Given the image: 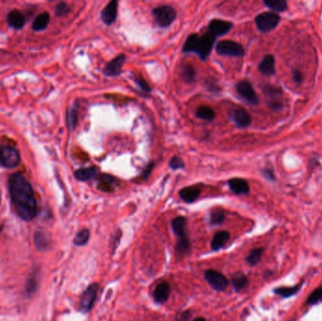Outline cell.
<instances>
[{
  "label": "cell",
  "instance_id": "obj_1",
  "mask_svg": "<svg viewBox=\"0 0 322 321\" xmlns=\"http://www.w3.org/2000/svg\"><path fill=\"white\" fill-rule=\"evenodd\" d=\"M9 190L15 211L21 219L30 220L36 216L37 204L30 182L21 174L11 175Z\"/></svg>",
  "mask_w": 322,
  "mask_h": 321
},
{
  "label": "cell",
  "instance_id": "obj_2",
  "mask_svg": "<svg viewBox=\"0 0 322 321\" xmlns=\"http://www.w3.org/2000/svg\"><path fill=\"white\" fill-rule=\"evenodd\" d=\"M216 37L207 32L203 35L192 33L187 38L184 46V53H196L202 60H205L211 53Z\"/></svg>",
  "mask_w": 322,
  "mask_h": 321
},
{
  "label": "cell",
  "instance_id": "obj_3",
  "mask_svg": "<svg viewBox=\"0 0 322 321\" xmlns=\"http://www.w3.org/2000/svg\"><path fill=\"white\" fill-rule=\"evenodd\" d=\"M153 16L159 27L169 28L176 19V11L170 5H161L153 10Z\"/></svg>",
  "mask_w": 322,
  "mask_h": 321
},
{
  "label": "cell",
  "instance_id": "obj_4",
  "mask_svg": "<svg viewBox=\"0 0 322 321\" xmlns=\"http://www.w3.org/2000/svg\"><path fill=\"white\" fill-rule=\"evenodd\" d=\"M20 154L16 148L8 144H0L1 166L8 169H14L20 164Z\"/></svg>",
  "mask_w": 322,
  "mask_h": 321
},
{
  "label": "cell",
  "instance_id": "obj_5",
  "mask_svg": "<svg viewBox=\"0 0 322 321\" xmlns=\"http://www.w3.org/2000/svg\"><path fill=\"white\" fill-rule=\"evenodd\" d=\"M216 52L218 55L228 57H243L245 54V50L241 44L230 40H224L218 43L216 45Z\"/></svg>",
  "mask_w": 322,
  "mask_h": 321
},
{
  "label": "cell",
  "instance_id": "obj_6",
  "mask_svg": "<svg viewBox=\"0 0 322 321\" xmlns=\"http://www.w3.org/2000/svg\"><path fill=\"white\" fill-rule=\"evenodd\" d=\"M281 18L277 14L268 12L255 17V25L261 32H269L278 26Z\"/></svg>",
  "mask_w": 322,
  "mask_h": 321
},
{
  "label": "cell",
  "instance_id": "obj_7",
  "mask_svg": "<svg viewBox=\"0 0 322 321\" xmlns=\"http://www.w3.org/2000/svg\"><path fill=\"white\" fill-rule=\"evenodd\" d=\"M205 278L206 282L210 285V286L217 290V291H223L228 286V280L222 273H220L214 269H208L205 272Z\"/></svg>",
  "mask_w": 322,
  "mask_h": 321
},
{
  "label": "cell",
  "instance_id": "obj_8",
  "mask_svg": "<svg viewBox=\"0 0 322 321\" xmlns=\"http://www.w3.org/2000/svg\"><path fill=\"white\" fill-rule=\"evenodd\" d=\"M235 89H236V92L239 94V96L250 105L255 106L259 103L258 96H257L256 92L254 91V89L252 87L251 83L248 80L239 81L236 84Z\"/></svg>",
  "mask_w": 322,
  "mask_h": 321
},
{
  "label": "cell",
  "instance_id": "obj_9",
  "mask_svg": "<svg viewBox=\"0 0 322 321\" xmlns=\"http://www.w3.org/2000/svg\"><path fill=\"white\" fill-rule=\"evenodd\" d=\"M98 289H99V285L96 284H93V285H89L82 294L81 299H80V303H79V308L82 312L87 313L91 310L93 303L95 302Z\"/></svg>",
  "mask_w": 322,
  "mask_h": 321
},
{
  "label": "cell",
  "instance_id": "obj_10",
  "mask_svg": "<svg viewBox=\"0 0 322 321\" xmlns=\"http://www.w3.org/2000/svg\"><path fill=\"white\" fill-rule=\"evenodd\" d=\"M125 58L126 57L124 54H120L117 57L112 58L106 64L103 73L107 76H118L123 71V66L125 62Z\"/></svg>",
  "mask_w": 322,
  "mask_h": 321
},
{
  "label": "cell",
  "instance_id": "obj_11",
  "mask_svg": "<svg viewBox=\"0 0 322 321\" xmlns=\"http://www.w3.org/2000/svg\"><path fill=\"white\" fill-rule=\"evenodd\" d=\"M232 28H233V24L229 21L214 19L210 21L208 25V32L217 38L228 33Z\"/></svg>",
  "mask_w": 322,
  "mask_h": 321
},
{
  "label": "cell",
  "instance_id": "obj_12",
  "mask_svg": "<svg viewBox=\"0 0 322 321\" xmlns=\"http://www.w3.org/2000/svg\"><path fill=\"white\" fill-rule=\"evenodd\" d=\"M119 2L117 0H112L107 4L101 12V19L103 23L107 26L112 25L117 19Z\"/></svg>",
  "mask_w": 322,
  "mask_h": 321
},
{
  "label": "cell",
  "instance_id": "obj_13",
  "mask_svg": "<svg viewBox=\"0 0 322 321\" xmlns=\"http://www.w3.org/2000/svg\"><path fill=\"white\" fill-rule=\"evenodd\" d=\"M201 192H202V188L199 185H195L191 187H186L179 190V196L184 202L191 204L198 199Z\"/></svg>",
  "mask_w": 322,
  "mask_h": 321
},
{
  "label": "cell",
  "instance_id": "obj_14",
  "mask_svg": "<svg viewBox=\"0 0 322 321\" xmlns=\"http://www.w3.org/2000/svg\"><path fill=\"white\" fill-rule=\"evenodd\" d=\"M233 121L239 128H246L251 124V117L248 111L243 108H237L233 112Z\"/></svg>",
  "mask_w": 322,
  "mask_h": 321
},
{
  "label": "cell",
  "instance_id": "obj_15",
  "mask_svg": "<svg viewBox=\"0 0 322 321\" xmlns=\"http://www.w3.org/2000/svg\"><path fill=\"white\" fill-rule=\"evenodd\" d=\"M230 190L235 194H248L250 186L248 182L241 178H232L228 181Z\"/></svg>",
  "mask_w": 322,
  "mask_h": 321
},
{
  "label": "cell",
  "instance_id": "obj_16",
  "mask_svg": "<svg viewBox=\"0 0 322 321\" xmlns=\"http://www.w3.org/2000/svg\"><path fill=\"white\" fill-rule=\"evenodd\" d=\"M7 22L14 29H22L26 24V17L20 11L14 10L8 15Z\"/></svg>",
  "mask_w": 322,
  "mask_h": 321
},
{
  "label": "cell",
  "instance_id": "obj_17",
  "mask_svg": "<svg viewBox=\"0 0 322 321\" xmlns=\"http://www.w3.org/2000/svg\"><path fill=\"white\" fill-rule=\"evenodd\" d=\"M170 293H171L170 285L166 282H163L156 287L154 291V299L158 303H164L167 302Z\"/></svg>",
  "mask_w": 322,
  "mask_h": 321
},
{
  "label": "cell",
  "instance_id": "obj_18",
  "mask_svg": "<svg viewBox=\"0 0 322 321\" xmlns=\"http://www.w3.org/2000/svg\"><path fill=\"white\" fill-rule=\"evenodd\" d=\"M258 69L264 75L269 76L275 73V60L273 56L267 55L258 65Z\"/></svg>",
  "mask_w": 322,
  "mask_h": 321
},
{
  "label": "cell",
  "instance_id": "obj_19",
  "mask_svg": "<svg viewBox=\"0 0 322 321\" xmlns=\"http://www.w3.org/2000/svg\"><path fill=\"white\" fill-rule=\"evenodd\" d=\"M97 174L98 172L95 167H89V168H82L76 170L74 172V177L79 181L87 182L89 180H91L94 177H96Z\"/></svg>",
  "mask_w": 322,
  "mask_h": 321
},
{
  "label": "cell",
  "instance_id": "obj_20",
  "mask_svg": "<svg viewBox=\"0 0 322 321\" xmlns=\"http://www.w3.org/2000/svg\"><path fill=\"white\" fill-rule=\"evenodd\" d=\"M186 226H187V219L185 217L179 216L173 220L172 222V227L173 230L178 236V238L186 237L188 236L186 233Z\"/></svg>",
  "mask_w": 322,
  "mask_h": 321
},
{
  "label": "cell",
  "instance_id": "obj_21",
  "mask_svg": "<svg viewBox=\"0 0 322 321\" xmlns=\"http://www.w3.org/2000/svg\"><path fill=\"white\" fill-rule=\"evenodd\" d=\"M229 238H230V235L228 232H226V231L218 232L214 235V237L211 241V248L214 250H220L227 243Z\"/></svg>",
  "mask_w": 322,
  "mask_h": 321
},
{
  "label": "cell",
  "instance_id": "obj_22",
  "mask_svg": "<svg viewBox=\"0 0 322 321\" xmlns=\"http://www.w3.org/2000/svg\"><path fill=\"white\" fill-rule=\"evenodd\" d=\"M50 21V15L48 13H43L38 15L32 24V29L36 31H41L47 28Z\"/></svg>",
  "mask_w": 322,
  "mask_h": 321
},
{
  "label": "cell",
  "instance_id": "obj_23",
  "mask_svg": "<svg viewBox=\"0 0 322 321\" xmlns=\"http://www.w3.org/2000/svg\"><path fill=\"white\" fill-rule=\"evenodd\" d=\"M181 75L185 82L191 84L196 79V71L191 64H184L181 68Z\"/></svg>",
  "mask_w": 322,
  "mask_h": 321
},
{
  "label": "cell",
  "instance_id": "obj_24",
  "mask_svg": "<svg viewBox=\"0 0 322 321\" xmlns=\"http://www.w3.org/2000/svg\"><path fill=\"white\" fill-rule=\"evenodd\" d=\"M196 116L201 120H205L211 122L215 119V112L214 110L207 106H200L196 109Z\"/></svg>",
  "mask_w": 322,
  "mask_h": 321
},
{
  "label": "cell",
  "instance_id": "obj_25",
  "mask_svg": "<svg viewBox=\"0 0 322 321\" xmlns=\"http://www.w3.org/2000/svg\"><path fill=\"white\" fill-rule=\"evenodd\" d=\"M233 285H234V289L236 291H241L243 289H245L248 285H249V281L247 277L244 274H236L233 277Z\"/></svg>",
  "mask_w": 322,
  "mask_h": 321
},
{
  "label": "cell",
  "instance_id": "obj_26",
  "mask_svg": "<svg viewBox=\"0 0 322 321\" xmlns=\"http://www.w3.org/2000/svg\"><path fill=\"white\" fill-rule=\"evenodd\" d=\"M264 4L275 12H284L287 8V3L285 0H268L265 1Z\"/></svg>",
  "mask_w": 322,
  "mask_h": 321
},
{
  "label": "cell",
  "instance_id": "obj_27",
  "mask_svg": "<svg viewBox=\"0 0 322 321\" xmlns=\"http://www.w3.org/2000/svg\"><path fill=\"white\" fill-rule=\"evenodd\" d=\"M89 238V231L88 229H83L76 233V235L73 238V243L77 246H83L88 242Z\"/></svg>",
  "mask_w": 322,
  "mask_h": 321
},
{
  "label": "cell",
  "instance_id": "obj_28",
  "mask_svg": "<svg viewBox=\"0 0 322 321\" xmlns=\"http://www.w3.org/2000/svg\"><path fill=\"white\" fill-rule=\"evenodd\" d=\"M77 121H78V117H77L76 110L73 107H70L67 110V125L70 130L75 129V127L77 125Z\"/></svg>",
  "mask_w": 322,
  "mask_h": 321
},
{
  "label": "cell",
  "instance_id": "obj_29",
  "mask_svg": "<svg viewBox=\"0 0 322 321\" xmlns=\"http://www.w3.org/2000/svg\"><path fill=\"white\" fill-rule=\"evenodd\" d=\"M190 249V240L188 238V236L186 237H182V238H178L177 244H176V251L180 254H184L185 252H187Z\"/></svg>",
  "mask_w": 322,
  "mask_h": 321
},
{
  "label": "cell",
  "instance_id": "obj_30",
  "mask_svg": "<svg viewBox=\"0 0 322 321\" xmlns=\"http://www.w3.org/2000/svg\"><path fill=\"white\" fill-rule=\"evenodd\" d=\"M224 218H225V215H224V211L222 209H215L210 214V222L215 225L220 224L224 220Z\"/></svg>",
  "mask_w": 322,
  "mask_h": 321
},
{
  "label": "cell",
  "instance_id": "obj_31",
  "mask_svg": "<svg viewBox=\"0 0 322 321\" xmlns=\"http://www.w3.org/2000/svg\"><path fill=\"white\" fill-rule=\"evenodd\" d=\"M262 253H263V250L262 249H256V250H253L250 253L248 258H247V261L250 265H255L257 263L260 261L261 259V256H262Z\"/></svg>",
  "mask_w": 322,
  "mask_h": 321
},
{
  "label": "cell",
  "instance_id": "obj_32",
  "mask_svg": "<svg viewBox=\"0 0 322 321\" xmlns=\"http://www.w3.org/2000/svg\"><path fill=\"white\" fill-rule=\"evenodd\" d=\"M169 166L172 170L177 171L185 168V162L179 157H174L169 162Z\"/></svg>",
  "mask_w": 322,
  "mask_h": 321
},
{
  "label": "cell",
  "instance_id": "obj_33",
  "mask_svg": "<svg viewBox=\"0 0 322 321\" xmlns=\"http://www.w3.org/2000/svg\"><path fill=\"white\" fill-rule=\"evenodd\" d=\"M300 288V285H297V286H294V287H283V288H277L275 289V293H277L279 295L285 297V298H287L289 296H292L293 294H295L296 292H298Z\"/></svg>",
  "mask_w": 322,
  "mask_h": 321
},
{
  "label": "cell",
  "instance_id": "obj_34",
  "mask_svg": "<svg viewBox=\"0 0 322 321\" xmlns=\"http://www.w3.org/2000/svg\"><path fill=\"white\" fill-rule=\"evenodd\" d=\"M320 302H322V287H320L313 292L307 301L308 304H315Z\"/></svg>",
  "mask_w": 322,
  "mask_h": 321
},
{
  "label": "cell",
  "instance_id": "obj_35",
  "mask_svg": "<svg viewBox=\"0 0 322 321\" xmlns=\"http://www.w3.org/2000/svg\"><path fill=\"white\" fill-rule=\"evenodd\" d=\"M70 11H71L70 7L65 2H61L57 5L55 13L57 16H64V15H68L70 13Z\"/></svg>",
  "mask_w": 322,
  "mask_h": 321
},
{
  "label": "cell",
  "instance_id": "obj_36",
  "mask_svg": "<svg viewBox=\"0 0 322 321\" xmlns=\"http://www.w3.org/2000/svg\"><path fill=\"white\" fill-rule=\"evenodd\" d=\"M134 81L136 82V84L141 88V89H143L144 92H151V88L148 85L146 80H144L142 76L140 75H136L134 77Z\"/></svg>",
  "mask_w": 322,
  "mask_h": 321
},
{
  "label": "cell",
  "instance_id": "obj_37",
  "mask_svg": "<svg viewBox=\"0 0 322 321\" xmlns=\"http://www.w3.org/2000/svg\"><path fill=\"white\" fill-rule=\"evenodd\" d=\"M154 165H155L154 162H152V163H150L149 165H147L145 170L143 172V174L141 175V177H142L143 180H145V179H147V178L150 176L151 173H152V170H153V168H154Z\"/></svg>",
  "mask_w": 322,
  "mask_h": 321
},
{
  "label": "cell",
  "instance_id": "obj_38",
  "mask_svg": "<svg viewBox=\"0 0 322 321\" xmlns=\"http://www.w3.org/2000/svg\"><path fill=\"white\" fill-rule=\"evenodd\" d=\"M293 74H294V79H295L296 81H298V82H301V81H302L303 76H302V73H301L300 71L295 70V71H293Z\"/></svg>",
  "mask_w": 322,
  "mask_h": 321
},
{
  "label": "cell",
  "instance_id": "obj_39",
  "mask_svg": "<svg viewBox=\"0 0 322 321\" xmlns=\"http://www.w3.org/2000/svg\"><path fill=\"white\" fill-rule=\"evenodd\" d=\"M264 175L266 176V177H268V179H273L274 177H273V175H272V172L271 171H269V170H265L264 171Z\"/></svg>",
  "mask_w": 322,
  "mask_h": 321
},
{
  "label": "cell",
  "instance_id": "obj_40",
  "mask_svg": "<svg viewBox=\"0 0 322 321\" xmlns=\"http://www.w3.org/2000/svg\"><path fill=\"white\" fill-rule=\"evenodd\" d=\"M205 321V319H203V318H199V319H195L194 321Z\"/></svg>",
  "mask_w": 322,
  "mask_h": 321
},
{
  "label": "cell",
  "instance_id": "obj_41",
  "mask_svg": "<svg viewBox=\"0 0 322 321\" xmlns=\"http://www.w3.org/2000/svg\"><path fill=\"white\" fill-rule=\"evenodd\" d=\"M0 203H1V196H0Z\"/></svg>",
  "mask_w": 322,
  "mask_h": 321
},
{
  "label": "cell",
  "instance_id": "obj_42",
  "mask_svg": "<svg viewBox=\"0 0 322 321\" xmlns=\"http://www.w3.org/2000/svg\"><path fill=\"white\" fill-rule=\"evenodd\" d=\"M0 229H1V228H0Z\"/></svg>",
  "mask_w": 322,
  "mask_h": 321
}]
</instances>
